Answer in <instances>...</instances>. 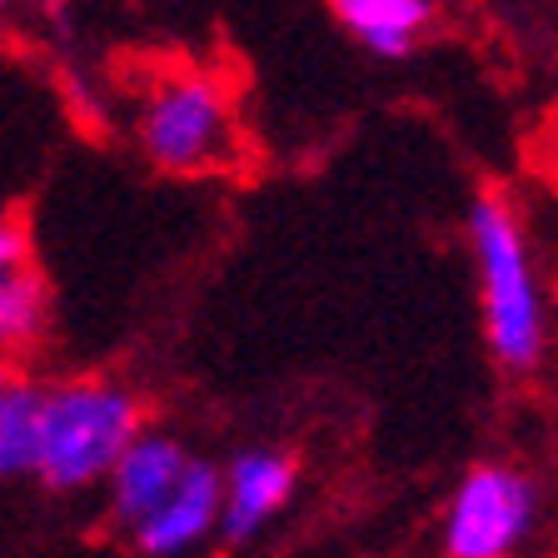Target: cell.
I'll use <instances>...</instances> for the list:
<instances>
[{"instance_id": "1", "label": "cell", "mask_w": 558, "mask_h": 558, "mask_svg": "<svg viewBox=\"0 0 558 558\" xmlns=\"http://www.w3.org/2000/svg\"><path fill=\"white\" fill-rule=\"evenodd\" d=\"M140 439V409L120 384L81 379L46 389L40 399V444L35 478L60 494L95 488L110 478L120 453Z\"/></svg>"}, {"instance_id": "2", "label": "cell", "mask_w": 558, "mask_h": 558, "mask_svg": "<svg viewBox=\"0 0 558 558\" xmlns=\"http://www.w3.org/2000/svg\"><path fill=\"white\" fill-rule=\"evenodd\" d=\"M469 240H474V265L484 284V329L488 344L504 364L529 369L544 349V300L529 265V244L519 234V220L504 199H474L469 209Z\"/></svg>"}, {"instance_id": "3", "label": "cell", "mask_w": 558, "mask_h": 558, "mask_svg": "<svg viewBox=\"0 0 558 558\" xmlns=\"http://www.w3.org/2000/svg\"><path fill=\"white\" fill-rule=\"evenodd\" d=\"M538 488L509 464H478L459 478L444 513L449 558H513L534 534Z\"/></svg>"}, {"instance_id": "4", "label": "cell", "mask_w": 558, "mask_h": 558, "mask_svg": "<svg viewBox=\"0 0 558 558\" xmlns=\"http://www.w3.org/2000/svg\"><path fill=\"white\" fill-rule=\"evenodd\" d=\"M225 100L220 90L199 75H180V81H165L150 95L145 116H140V140H145V155L165 170H199L215 155L225 150Z\"/></svg>"}, {"instance_id": "5", "label": "cell", "mask_w": 558, "mask_h": 558, "mask_svg": "<svg viewBox=\"0 0 558 558\" xmlns=\"http://www.w3.org/2000/svg\"><path fill=\"white\" fill-rule=\"evenodd\" d=\"M294 464L275 449H244L220 469V534L230 544H250L290 509Z\"/></svg>"}, {"instance_id": "6", "label": "cell", "mask_w": 558, "mask_h": 558, "mask_svg": "<svg viewBox=\"0 0 558 558\" xmlns=\"http://www.w3.org/2000/svg\"><path fill=\"white\" fill-rule=\"evenodd\" d=\"M195 464L185 453V444L170 439V434H150L140 429V439L120 453V464L105 478V494H110V513H116L120 529H140L165 499L174 494V484L185 478V469Z\"/></svg>"}, {"instance_id": "7", "label": "cell", "mask_w": 558, "mask_h": 558, "mask_svg": "<svg viewBox=\"0 0 558 558\" xmlns=\"http://www.w3.org/2000/svg\"><path fill=\"white\" fill-rule=\"evenodd\" d=\"M209 534H220V469L195 459L174 494L150 513V519L130 529L135 548L145 558H185Z\"/></svg>"}, {"instance_id": "8", "label": "cell", "mask_w": 558, "mask_h": 558, "mask_svg": "<svg viewBox=\"0 0 558 558\" xmlns=\"http://www.w3.org/2000/svg\"><path fill=\"white\" fill-rule=\"evenodd\" d=\"M335 11L374 56H404L429 21V0H335Z\"/></svg>"}, {"instance_id": "9", "label": "cell", "mask_w": 558, "mask_h": 558, "mask_svg": "<svg viewBox=\"0 0 558 558\" xmlns=\"http://www.w3.org/2000/svg\"><path fill=\"white\" fill-rule=\"evenodd\" d=\"M40 399H46V389H35V384H21V379L0 384V484L35 474Z\"/></svg>"}, {"instance_id": "10", "label": "cell", "mask_w": 558, "mask_h": 558, "mask_svg": "<svg viewBox=\"0 0 558 558\" xmlns=\"http://www.w3.org/2000/svg\"><path fill=\"white\" fill-rule=\"evenodd\" d=\"M40 314H46V290H40L35 275H21L11 290L0 294V349L25 344L40 329Z\"/></svg>"}, {"instance_id": "11", "label": "cell", "mask_w": 558, "mask_h": 558, "mask_svg": "<svg viewBox=\"0 0 558 558\" xmlns=\"http://www.w3.org/2000/svg\"><path fill=\"white\" fill-rule=\"evenodd\" d=\"M21 275H31V269H25V240L11 230H0V294L11 290Z\"/></svg>"}, {"instance_id": "12", "label": "cell", "mask_w": 558, "mask_h": 558, "mask_svg": "<svg viewBox=\"0 0 558 558\" xmlns=\"http://www.w3.org/2000/svg\"><path fill=\"white\" fill-rule=\"evenodd\" d=\"M0 230H5V215H0Z\"/></svg>"}, {"instance_id": "13", "label": "cell", "mask_w": 558, "mask_h": 558, "mask_svg": "<svg viewBox=\"0 0 558 558\" xmlns=\"http://www.w3.org/2000/svg\"><path fill=\"white\" fill-rule=\"evenodd\" d=\"M0 384H5V374H0Z\"/></svg>"}]
</instances>
